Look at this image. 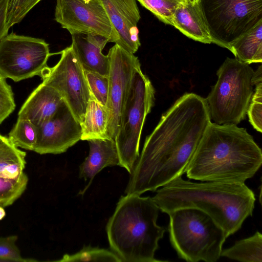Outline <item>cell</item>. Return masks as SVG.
<instances>
[{"label":"cell","instance_id":"cell-34","mask_svg":"<svg viewBox=\"0 0 262 262\" xmlns=\"http://www.w3.org/2000/svg\"><path fill=\"white\" fill-rule=\"evenodd\" d=\"M6 215V212L2 206L0 205V220H2Z\"/></svg>","mask_w":262,"mask_h":262},{"label":"cell","instance_id":"cell-23","mask_svg":"<svg viewBox=\"0 0 262 262\" xmlns=\"http://www.w3.org/2000/svg\"><path fill=\"white\" fill-rule=\"evenodd\" d=\"M56 261L121 262L119 257L113 251L90 246H84L82 249L74 254H65L61 259Z\"/></svg>","mask_w":262,"mask_h":262},{"label":"cell","instance_id":"cell-9","mask_svg":"<svg viewBox=\"0 0 262 262\" xmlns=\"http://www.w3.org/2000/svg\"><path fill=\"white\" fill-rule=\"evenodd\" d=\"M51 55L42 39L8 34L0 40V74L15 82L40 76Z\"/></svg>","mask_w":262,"mask_h":262},{"label":"cell","instance_id":"cell-15","mask_svg":"<svg viewBox=\"0 0 262 262\" xmlns=\"http://www.w3.org/2000/svg\"><path fill=\"white\" fill-rule=\"evenodd\" d=\"M71 45L84 70L108 77L110 60L102 51L109 42L106 37L82 32L70 33Z\"/></svg>","mask_w":262,"mask_h":262},{"label":"cell","instance_id":"cell-29","mask_svg":"<svg viewBox=\"0 0 262 262\" xmlns=\"http://www.w3.org/2000/svg\"><path fill=\"white\" fill-rule=\"evenodd\" d=\"M6 79L0 74V124L15 108L13 93Z\"/></svg>","mask_w":262,"mask_h":262},{"label":"cell","instance_id":"cell-28","mask_svg":"<svg viewBox=\"0 0 262 262\" xmlns=\"http://www.w3.org/2000/svg\"><path fill=\"white\" fill-rule=\"evenodd\" d=\"M255 89L252 95L247 115L253 128L261 133L262 130V82L255 84Z\"/></svg>","mask_w":262,"mask_h":262},{"label":"cell","instance_id":"cell-26","mask_svg":"<svg viewBox=\"0 0 262 262\" xmlns=\"http://www.w3.org/2000/svg\"><path fill=\"white\" fill-rule=\"evenodd\" d=\"M41 0H8L6 24L9 29L20 22L28 13Z\"/></svg>","mask_w":262,"mask_h":262},{"label":"cell","instance_id":"cell-7","mask_svg":"<svg viewBox=\"0 0 262 262\" xmlns=\"http://www.w3.org/2000/svg\"><path fill=\"white\" fill-rule=\"evenodd\" d=\"M155 94L150 80L141 67L136 69L115 138L119 166L130 174L139 156L141 133L146 117L154 104Z\"/></svg>","mask_w":262,"mask_h":262},{"label":"cell","instance_id":"cell-36","mask_svg":"<svg viewBox=\"0 0 262 262\" xmlns=\"http://www.w3.org/2000/svg\"><path fill=\"white\" fill-rule=\"evenodd\" d=\"M0 261H3L4 262L5 261H4L3 260L0 259Z\"/></svg>","mask_w":262,"mask_h":262},{"label":"cell","instance_id":"cell-17","mask_svg":"<svg viewBox=\"0 0 262 262\" xmlns=\"http://www.w3.org/2000/svg\"><path fill=\"white\" fill-rule=\"evenodd\" d=\"M90 146L88 156L79 166V178L90 180V185L95 175L107 166L119 165V159L115 140L93 139L88 141Z\"/></svg>","mask_w":262,"mask_h":262},{"label":"cell","instance_id":"cell-32","mask_svg":"<svg viewBox=\"0 0 262 262\" xmlns=\"http://www.w3.org/2000/svg\"><path fill=\"white\" fill-rule=\"evenodd\" d=\"M8 0H0V40L8 34L7 13Z\"/></svg>","mask_w":262,"mask_h":262},{"label":"cell","instance_id":"cell-10","mask_svg":"<svg viewBox=\"0 0 262 262\" xmlns=\"http://www.w3.org/2000/svg\"><path fill=\"white\" fill-rule=\"evenodd\" d=\"M60 58L48 66L40 77L43 83L56 90L81 124L90 98V91L84 71L71 46L62 50Z\"/></svg>","mask_w":262,"mask_h":262},{"label":"cell","instance_id":"cell-22","mask_svg":"<svg viewBox=\"0 0 262 262\" xmlns=\"http://www.w3.org/2000/svg\"><path fill=\"white\" fill-rule=\"evenodd\" d=\"M38 134V127L30 120L18 118L8 135L9 141L16 147L34 150Z\"/></svg>","mask_w":262,"mask_h":262},{"label":"cell","instance_id":"cell-24","mask_svg":"<svg viewBox=\"0 0 262 262\" xmlns=\"http://www.w3.org/2000/svg\"><path fill=\"white\" fill-rule=\"evenodd\" d=\"M28 178L24 173L19 179H9L0 177V205H12L25 190Z\"/></svg>","mask_w":262,"mask_h":262},{"label":"cell","instance_id":"cell-1","mask_svg":"<svg viewBox=\"0 0 262 262\" xmlns=\"http://www.w3.org/2000/svg\"><path fill=\"white\" fill-rule=\"evenodd\" d=\"M211 122L205 99L190 93L177 99L146 137L125 194L155 191L185 173Z\"/></svg>","mask_w":262,"mask_h":262},{"label":"cell","instance_id":"cell-6","mask_svg":"<svg viewBox=\"0 0 262 262\" xmlns=\"http://www.w3.org/2000/svg\"><path fill=\"white\" fill-rule=\"evenodd\" d=\"M254 71L249 64L227 58L217 71V80L205 99L211 119L237 125L245 119L253 94Z\"/></svg>","mask_w":262,"mask_h":262},{"label":"cell","instance_id":"cell-30","mask_svg":"<svg viewBox=\"0 0 262 262\" xmlns=\"http://www.w3.org/2000/svg\"><path fill=\"white\" fill-rule=\"evenodd\" d=\"M16 235L0 237V259L5 261H36L32 259L24 258L15 243Z\"/></svg>","mask_w":262,"mask_h":262},{"label":"cell","instance_id":"cell-14","mask_svg":"<svg viewBox=\"0 0 262 262\" xmlns=\"http://www.w3.org/2000/svg\"><path fill=\"white\" fill-rule=\"evenodd\" d=\"M116 33L115 44L135 53L141 45L137 24L140 19L137 0H100Z\"/></svg>","mask_w":262,"mask_h":262},{"label":"cell","instance_id":"cell-25","mask_svg":"<svg viewBox=\"0 0 262 262\" xmlns=\"http://www.w3.org/2000/svg\"><path fill=\"white\" fill-rule=\"evenodd\" d=\"M150 11L160 21L166 25H173L174 12L181 0H137Z\"/></svg>","mask_w":262,"mask_h":262},{"label":"cell","instance_id":"cell-21","mask_svg":"<svg viewBox=\"0 0 262 262\" xmlns=\"http://www.w3.org/2000/svg\"><path fill=\"white\" fill-rule=\"evenodd\" d=\"M221 256L243 262H262V234L253 235L236 241L231 247L222 250Z\"/></svg>","mask_w":262,"mask_h":262},{"label":"cell","instance_id":"cell-18","mask_svg":"<svg viewBox=\"0 0 262 262\" xmlns=\"http://www.w3.org/2000/svg\"><path fill=\"white\" fill-rule=\"evenodd\" d=\"M173 26L188 37L204 43L212 40L198 4L182 2L176 9Z\"/></svg>","mask_w":262,"mask_h":262},{"label":"cell","instance_id":"cell-13","mask_svg":"<svg viewBox=\"0 0 262 262\" xmlns=\"http://www.w3.org/2000/svg\"><path fill=\"white\" fill-rule=\"evenodd\" d=\"M37 127L33 151L41 155L64 152L81 140V124L64 101L51 118Z\"/></svg>","mask_w":262,"mask_h":262},{"label":"cell","instance_id":"cell-35","mask_svg":"<svg viewBox=\"0 0 262 262\" xmlns=\"http://www.w3.org/2000/svg\"><path fill=\"white\" fill-rule=\"evenodd\" d=\"M181 1H182L183 2L195 3L197 2L198 0H181Z\"/></svg>","mask_w":262,"mask_h":262},{"label":"cell","instance_id":"cell-2","mask_svg":"<svg viewBox=\"0 0 262 262\" xmlns=\"http://www.w3.org/2000/svg\"><path fill=\"white\" fill-rule=\"evenodd\" d=\"M262 164V151L247 130L211 122L185 170L201 182L245 183Z\"/></svg>","mask_w":262,"mask_h":262},{"label":"cell","instance_id":"cell-20","mask_svg":"<svg viewBox=\"0 0 262 262\" xmlns=\"http://www.w3.org/2000/svg\"><path fill=\"white\" fill-rule=\"evenodd\" d=\"M230 51L238 60L251 64L262 61V21L231 44Z\"/></svg>","mask_w":262,"mask_h":262},{"label":"cell","instance_id":"cell-33","mask_svg":"<svg viewBox=\"0 0 262 262\" xmlns=\"http://www.w3.org/2000/svg\"><path fill=\"white\" fill-rule=\"evenodd\" d=\"M9 142L8 138L0 134V147Z\"/></svg>","mask_w":262,"mask_h":262},{"label":"cell","instance_id":"cell-4","mask_svg":"<svg viewBox=\"0 0 262 262\" xmlns=\"http://www.w3.org/2000/svg\"><path fill=\"white\" fill-rule=\"evenodd\" d=\"M160 209L152 198L119 199L106 227L110 246L121 262H157L155 254L166 228L157 224Z\"/></svg>","mask_w":262,"mask_h":262},{"label":"cell","instance_id":"cell-3","mask_svg":"<svg viewBox=\"0 0 262 262\" xmlns=\"http://www.w3.org/2000/svg\"><path fill=\"white\" fill-rule=\"evenodd\" d=\"M167 214L180 209L194 208L209 215L227 237L239 230L252 216L255 195L245 183L205 181L195 183L179 177L157 190L152 198Z\"/></svg>","mask_w":262,"mask_h":262},{"label":"cell","instance_id":"cell-27","mask_svg":"<svg viewBox=\"0 0 262 262\" xmlns=\"http://www.w3.org/2000/svg\"><path fill=\"white\" fill-rule=\"evenodd\" d=\"M84 71L90 92L99 103L106 107L108 93V77Z\"/></svg>","mask_w":262,"mask_h":262},{"label":"cell","instance_id":"cell-8","mask_svg":"<svg viewBox=\"0 0 262 262\" xmlns=\"http://www.w3.org/2000/svg\"><path fill=\"white\" fill-rule=\"evenodd\" d=\"M212 43L228 49L262 21V0H198Z\"/></svg>","mask_w":262,"mask_h":262},{"label":"cell","instance_id":"cell-19","mask_svg":"<svg viewBox=\"0 0 262 262\" xmlns=\"http://www.w3.org/2000/svg\"><path fill=\"white\" fill-rule=\"evenodd\" d=\"M108 112L90 92L84 118L81 123V140L110 139L107 133Z\"/></svg>","mask_w":262,"mask_h":262},{"label":"cell","instance_id":"cell-31","mask_svg":"<svg viewBox=\"0 0 262 262\" xmlns=\"http://www.w3.org/2000/svg\"><path fill=\"white\" fill-rule=\"evenodd\" d=\"M26 153L13 145L10 141L0 147V173L9 165L16 163H26Z\"/></svg>","mask_w":262,"mask_h":262},{"label":"cell","instance_id":"cell-16","mask_svg":"<svg viewBox=\"0 0 262 262\" xmlns=\"http://www.w3.org/2000/svg\"><path fill=\"white\" fill-rule=\"evenodd\" d=\"M63 101L56 90L41 82L24 103L18 118L29 120L38 126L51 118Z\"/></svg>","mask_w":262,"mask_h":262},{"label":"cell","instance_id":"cell-11","mask_svg":"<svg viewBox=\"0 0 262 262\" xmlns=\"http://www.w3.org/2000/svg\"><path fill=\"white\" fill-rule=\"evenodd\" d=\"M55 20L70 33L99 35L116 42V33L100 0H56Z\"/></svg>","mask_w":262,"mask_h":262},{"label":"cell","instance_id":"cell-12","mask_svg":"<svg viewBox=\"0 0 262 262\" xmlns=\"http://www.w3.org/2000/svg\"><path fill=\"white\" fill-rule=\"evenodd\" d=\"M107 133L115 140L121 112L130 87L135 70L141 67L137 57L115 44L109 50Z\"/></svg>","mask_w":262,"mask_h":262},{"label":"cell","instance_id":"cell-5","mask_svg":"<svg viewBox=\"0 0 262 262\" xmlns=\"http://www.w3.org/2000/svg\"><path fill=\"white\" fill-rule=\"evenodd\" d=\"M169 240L179 257L188 262H215L227 238L224 230L207 214L183 208L169 214Z\"/></svg>","mask_w":262,"mask_h":262}]
</instances>
